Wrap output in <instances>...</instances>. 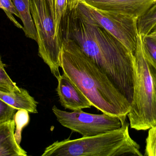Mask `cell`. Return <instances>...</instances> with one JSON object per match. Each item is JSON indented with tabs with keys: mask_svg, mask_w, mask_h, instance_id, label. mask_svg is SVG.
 <instances>
[{
	"mask_svg": "<svg viewBox=\"0 0 156 156\" xmlns=\"http://www.w3.org/2000/svg\"><path fill=\"white\" fill-rule=\"evenodd\" d=\"M75 10L61 22V38L75 41L131 103L133 97L134 54L105 29L78 16Z\"/></svg>",
	"mask_w": 156,
	"mask_h": 156,
	"instance_id": "6da1fadb",
	"label": "cell"
},
{
	"mask_svg": "<svg viewBox=\"0 0 156 156\" xmlns=\"http://www.w3.org/2000/svg\"><path fill=\"white\" fill-rule=\"evenodd\" d=\"M60 67L91 103L103 113L126 122L131 103L109 77L72 39L62 38Z\"/></svg>",
	"mask_w": 156,
	"mask_h": 156,
	"instance_id": "7a4b0ae2",
	"label": "cell"
},
{
	"mask_svg": "<svg viewBox=\"0 0 156 156\" xmlns=\"http://www.w3.org/2000/svg\"><path fill=\"white\" fill-rule=\"evenodd\" d=\"M127 116L131 128L137 131L156 125V64L146 53L139 34L134 53L133 97Z\"/></svg>",
	"mask_w": 156,
	"mask_h": 156,
	"instance_id": "3957f363",
	"label": "cell"
},
{
	"mask_svg": "<svg viewBox=\"0 0 156 156\" xmlns=\"http://www.w3.org/2000/svg\"><path fill=\"white\" fill-rule=\"evenodd\" d=\"M129 124L94 136L56 141L42 156H142L140 146L129 134Z\"/></svg>",
	"mask_w": 156,
	"mask_h": 156,
	"instance_id": "277c9868",
	"label": "cell"
},
{
	"mask_svg": "<svg viewBox=\"0 0 156 156\" xmlns=\"http://www.w3.org/2000/svg\"><path fill=\"white\" fill-rule=\"evenodd\" d=\"M29 1L37 32L38 55L57 79L61 75L59 68L62 40L56 29L54 3L52 0Z\"/></svg>",
	"mask_w": 156,
	"mask_h": 156,
	"instance_id": "5b68a950",
	"label": "cell"
},
{
	"mask_svg": "<svg viewBox=\"0 0 156 156\" xmlns=\"http://www.w3.org/2000/svg\"><path fill=\"white\" fill-rule=\"evenodd\" d=\"M75 12L78 16L105 29L134 54L139 34L138 18L120 13L96 9L81 0H80Z\"/></svg>",
	"mask_w": 156,
	"mask_h": 156,
	"instance_id": "8992f818",
	"label": "cell"
},
{
	"mask_svg": "<svg viewBox=\"0 0 156 156\" xmlns=\"http://www.w3.org/2000/svg\"><path fill=\"white\" fill-rule=\"evenodd\" d=\"M52 111L58 122L64 127L82 136H94L119 129L125 123L118 116L102 113H87L82 110L72 112L62 111L54 105Z\"/></svg>",
	"mask_w": 156,
	"mask_h": 156,
	"instance_id": "52a82bcc",
	"label": "cell"
},
{
	"mask_svg": "<svg viewBox=\"0 0 156 156\" xmlns=\"http://www.w3.org/2000/svg\"><path fill=\"white\" fill-rule=\"evenodd\" d=\"M100 10L115 12L139 18L156 0H81Z\"/></svg>",
	"mask_w": 156,
	"mask_h": 156,
	"instance_id": "ba28073f",
	"label": "cell"
},
{
	"mask_svg": "<svg viewBox=\"0 0 156 156\" xmlns=\"http://www.w3.org/2000/svg\"><path fill=\"white\" fill-rule=\"evenodd\" d=\"M56 91L61 105L72 111L90 108L91 103L76 84L63 73L57 79Z\"/></svg>",
	"mask_w": 156,
	"mask_h": 156,
	"instance_id": "9c48e42d",
	"label": "cell"
},
{
	"mask_svg": "<svg viewBox=\"0 0 156 156\" xmlns=\"http://www.w3.org/2000/svg\"><path fill=\"white\" fill-rule=\"evenodd\" d=\"M15 123L11 120L0 123V156H27L15 137Z\"/></svg>",
	"mask_w": 156,
	"mask_h": 156,
	"instance_id": "30bf717a",
	"label": "cell"
},
{
	"mask_svg": "<svg viewBox=\"0 0 156 156\" xmlns=\"http://www.w3.org/2000/svg\"><path fill=\"white\" fill-rule=\"evenodd\" d=\"M0 100L17 110H26L30 113H38V103L26 90L22 88L20 92L9 91L0 89Z\"/></svg>",
	"mask_w": 156,
	"mask_h": 156,
	"instance_id": "8fae6325",
	"label": "cell"
},
{
	"mask_svg": "<svg viewBox=\"0 0 156 156\" xmlns=\"http://www.w3.org/2000/svg\"><path fill=\"white\" fill-rule=\"evenodd\" d=\"M23 25V30L26 37L37 42V34L30 10L29 0H12Z\"/></svg>",
	"mask_w": 156,
	"mask_h": 156,
	"instance_id": "7c38bea8",
	"label": "cell"
},
{
	"mask_svg": "<svg viewBox=\"0 0 156 156\" xmlns=\"http://www.w3.org/2000/svg\"><path fill=\"white\" fill-rule=\"evenodd\" d=\"M80 2V0H54L55 25L57 33L60 38L61 22L68 15L77 8Z\"/></svg>",
	"mask_w": 156,
	"mask_h": 156,
	"instance_id": "4fadbf2b",
	"label": "cell"
},
{
	"mask_svg": "<svg viewBox=\"0 0 156 156\" xmlns=\"http://www.w3.org/2000/svg\"><path fill=\"white\" fill-rule=\"evenodd\" d=\"M156 26V2L140 16L137 21L138 33L145 36L150 34Z\"/></svg>",
	"mask_w": 156,
	"mask_h": 156,
	"instance_id": "5bb4252c",
	"label": "cell"
},
{
	"mask_svg": "<svg viewBox=\"0 0 156 156\" xmlns=\"http://www.w3.org/2000/svg\"><path fill=\"white\" fill-rule=\"evenodd\" d=\"M14 120L16 127L15 137L16 142L20 144L22 139V130L28 124L30 121L29 112L26 110H17L15 114Z\"/></svg>",
	"mask_w": 156,
	"mask_h": 156,
	"instance_id": "9a60e30c",
	"label": "cell"
},
{
	"mask_svg": "<svg viewBox=\"0 0 156 156\" xmlns=\"http://www.w3.org/2000/svg\"><path fill=\"white\" fill-rule=\"evenodd\" d=\"M5 65L0 55V89L12 92H20L19 88L9 77L5 70Z\"/></svg>",
	"mask_w": 156,
	"mask_h": 156,
	"instance_id": "2e32d148",
	"label": "cell"
},
{
	"mask_svg": "<svg viewBox=\"0 0 156 156\" xmlns=\"http://www.w3.org/2000/svg\"><path fill=\"white\" fill-rule=\"evenodd\" d=\"M143 36L145 51L156 64V36L151 34Z\"/></svg>",
	"mask_w": 156,
	"mask_h": 156,
	"instance_id": "e0dca14e",
	"label": "cell"
},
{
	"mask_svg": "<svg viewBox=\"0 0 156 156\" xmlns=\"http://www.w3.org/2000/svg\"><path fill=\"white\" fill-rule=\"evenodd\" d=\"M145 156H156V125L149 129Z\"/></svg>",
	"mask_w": 156,
	"mask_h": 156,
	"instance_id": "ac0fdd59",
	"label": "cell"
},
{
	"mask_svg": "<svg viewBox=\"0 0 156 156\" xmlns=\"http://www.w3.org/2000/svg\"><path fill=\"white\" fill-rule=\"evenodd\" d=\"M1 1L3 6L4 7V12L6 14L7 17L15 25V26L20 29H23V27L16 20L15 18L12 15L14 14L19 18V14L15 6L14 5L12 0H1Z\"/></svg>",
	"mask_w": 156,
	"mask_h": 156,
	"instance_id": "d6986e66",
	"label": "cell"
},
{
	"mask_svg": "<svg viewBox=\"0 0 156 156\" xmlns=\"http://www.w3.org/2000/svg\"><path fill=\"white\" fill-rule=\"evenodd\" d=\"M17 110L0 100V123L13 120Z\"/></svg>",
	"mask_w": 156,
	"mask_h": 156,
	"instance_id": "ffe728a7",
	"label": "cell"
},
{
	"mask_svg": "<svg viewBox=\"0 0 156 156\" xmlns=\"http://www.w3.org/2000/svg\"><path fill=\"white\" fill-rule=\"evenodd\" d=\"M150 34H152L153 35L156 36V26L155 27V28L152 30V32L150 33Z\"/></svg>",
	"mask_w": 156,
	"mask_h": 156,
	"instance_id": "44dd1931",
	"label": "cell"
},
{
	"mask_svg": "<svg viewBox=\"0 0 156 156\" xmlns=\"http://www.w3.org/2000/svg\"><path fill=\"white\" fill-rule=\"evenodd\" d=\"M0 9H2L3 10L4 12L5 11L4 7L3 6L2 4V2H1V0H0Z\"/></svg>",
	"mask_w": 156,
	"mask_h": 156,
	"instance_id": "7402d4cb",
	"label": "cell"
},
{
	"mask_svg": "<svg viewBox=\"0 0 156 156\" xmlns=\"http://www.w3.org/2000/svg\"><path fill=\"white\" fill-rule=\"evenodd\" d=\"M52 2H53L54 3V0H52ZM54 6H55V5H54Z\"/></svg>",
	"mask_w": 156,
	"mask_h": 156,
	"instance_id": "603a6c76",
	"label": "cell"
}]
</instances>
